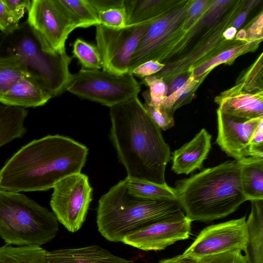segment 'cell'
I'll use <instances>...</instances> for the list:
<instances>
[{
    "label": "cell",
    "instance_id": "6da1fadb",
    "mask_svg": "<svg viewBox=\"0 0 263 263\" xmlns=\"http://www.w3.org/2000/svg\"><path fill=\"white\" fill-rule=\"evenodd\" d=\"M110 108V139L127 177L166 185L165 171L171 159L160 128L138 96Z\"/></svg>",
    "mask_w": 263,
    "mask_h": 263
},
{
    "label": "cell",
    "instance_id": "7a4b0ae2",
    "mask_svg": "<svg viewBox=\"0 0 263 263\" xmlns=\"http://www.w3.org/2000/svg\"><path fill=\"white\" fill-rule=\"evenodd\" d=\"M88 149L59 135L33 140L15 153L0 170V189L44 191L64 178L81 173Z\"/></svg>",
    "mask_w": 263,
    "mask_h": 263
},
{
    "label": "cell",
    "instance_id": "3957f363",
    "mask_svg": "<svg viewBox=\"0 0 263 263\" xmlns=\"http://www.w3.org/2000/svg\"><path fill=\"white\" fill-rule=\"evenodd\" d=\"M247 2L209 0L201 12L194 16L190 29L157 76L168 85L179 76L191 74L198 66L236 44L238 40H227L223 33L232 26Z\"/></svg>",
    "mask_w": 263,
    "mask_h": 263
},
{
    "label": "cell",
    "instance_id": "277c9868",
    "mask_svg": "<svg viewBox=\"0 0 263 263\" xmlns=\"http://www.w3.org/2000/svg\"><path fill=\"white\" fill-rule=\"evenodd\" d=\"M241 170L239 161L229 160L178 180L174 189L185 216L192 222H208L234 212L248 200Z\"/></svg>",
    "mask_w": 263,
    "mask_h": 263
},
{
    "label": "cell",
    "instance_id": "5b68a950",
    "mask_svg": "<svg viewBox=\"0 0 263 263\" xmlns=\"http://www.w3.org/2000/svg\"><path fill=\"white\" fill-rule=\"evenodd\" d=\"M177 199H149L129 193L125 178L99 200L97 224L100 233L111 242L152 223L184 216Z\"/></svg>",
    "mask_w": 263,
    "mask_h": 263
},
{
    "label": "cell",
    "instance_id": "8992f818",
    "mask_svg": "<svg viewBox=\"0 0 263 263\" xmlns=\"http://www.w3.org/2000/svg\"><path fill=\"white\" fill-rule=\"evenodd\" d=\"M7 54L18 57L52 98L67 90L73 80L69 68L72 57L66 49L54 50L26 21L9 34L1 33L0 55Z\"/></svg>",
    "mask_w": 263,
    "mask_h": 263
},
{
    "label": "cell",
    "instance_id": "52a82bcc",
    "mask_svg": "<svg viewBox=\"0 0 263 263\" xmlns=\"http://www.w3.org/2000/svg\"><path fill=\"white\" fill-rule=\"evenodd\" d=\"M53 213L26 195L0 189V237L6 244L41 247L56 236Z\"/></svg>",
    "mask_w": 263,
    "mask_h": 263
},
{
    "label": "cell",
    "instance_id": "ba28073f",
    "mask_svg": "<svg viewBox=\"0 0 263 263\" xmlns=\"http://www.w3.org/2000/svg\"><path fill=\"white\" fill-rule=\"evenodd\" d=\"M192 1H180L150 25L130 60L129 72L148 61L162 63L170 57L183 36V25L189 14Z\"/></svg>",
    "mask_w": 263,
    "mask_h": 263
},
{
    "label": "cell",
    "instance_id": "9c48e42d",
    "mask_svg": "<svg viewBox=\"0 0 263 263\" xmlns=\"http://www.w3.org/2000/svg\"><path fill=\"white\" fill-rule=\"evenodd\" d=\"M67 90L110 108L138 96L141 84L130 72L119 76L103 70L81 69L74 74Z\"/></svg>",
    "mask_w": 263,
    "mask_h": 263
},
{
    "label": "cell",
    "instance_id": "30bf717a",
    "mask_svg": "<svg viewBox=\"0 0 263 263\" xmlns=\"http://www.w3.org/2000/svg\"><path fill=\"white\" fill-rule=\"evenodd\" d=\"M50 205L58 221L69 232L78 231L85 221L93 189L88 177L79 173L68 176L53 186Z\"/></svg>",
    "mask_w": 263,
    "mask_h": 263
},
{
    "label": "cell",
    "instance_id": "8fae6325",
    "mask_svg": "<svg viewBox=\"0 0 263 263\" xmlns=\"http://www.w3.org/2000/svg\"><path fill=\"white\" fill-rule=\"evenodd\" d=\"M152 22L120 29L96 26V40L103 71L116 74L128 73L130 60Z\"/></svg>",
    "mask_w": 263,
    "mask_h": 263
},
{
    "label": "cell",
    "instance_id": "7c38bea8",
    "mask_svg": "<svg viewBox=\"0 0 263 263\" xmlns=\"http://www.w3.org/2000/svg\"><path fill=\"white\" fill-rule=\"evenodd\" d=\"M246 217L206 227L182 255L197 259L231 250L244 251L248 239Z\"/></svg>",
    "mask_w": 263,
    "mask_h": 263
},
{
    "label": "cell",
    "instance_id": "4fadbf2b",
    "mask_svg": "<svg viewBox=\"0 0 263 263\" xmlns=\"http://www.w3.org/2000/svg\"><path fill=\"white\" fill-rule=\"evenodd\" d=\"M26 22L57 51L65 49L68 35L77 28L59 0H32Z\"/></svg>",
    "mask_w": 263,
    "mask_h": 263
},
{
    "label": "cell",
    "instance_id": "5bb4252c",
    "mask_svg": "<svg viewBox=\"0 0 263 263\" xmlns=\"http://www.w3.org/2000/svg\"><path fill=\"white\" fill-rule=\"evenodd\" d=\"M191 222L185 215L155 222L127 235L122 242L143 251L162 250L188 239Z\"/></svg>",
    "mask_w": 263,
    "mask_h": 263
},
{
    "label": "cell",
    "instance_id": "9a60e30c",
    "mask_svg": "<svg viewBox=\"0 0 263 263\" xmlns=\"http://www.w3.org/2000/svg\"><path fill=\"white\" fill-rule=\"evenodd\" d=\"M218 134L216 143L230 157L240 161L249 157L250 140L263 117L246 120L236 118L217 110Z\"/></svg>",
    "mask_w": 263,
    "mask_h": 263
},
{
    "label": "cell",
    "instance_id": "2e32d148",
    "mask_svg": "<svg viewBox=\"0 0 263 263\" xmlns=\"http://www.w3.org/2000/svg\"><path fill=\"white\" fill-rule=\"evenodd\" d=\"M222 113L249 120L263 117V92H245L241 84H237L215 98Z\"/></svg>",
    "mask_w": 263,
    "mask_h": 263
},
{
    "label": "cell",
    "instance_id": "e0dca14e",
    "mask_svg": "<svg viewBox=\"0 0 263 263\" xmlns=\"http://www.w3.org/2000/svg\"><path fill=\"white\" fill-rule=\"evenodd\" d=\"M212 136L204 129L173 153L172 170L177 174H186L200 170L211 148Z\"/></svg>",
    "mask_w": 263,
    "mask_h": 263
},
{
    "label": "cell",
    "instance_id": "ac0fdd59",
    "mask_svg": "<svg viewBox=\"0 0 263 263\" xmlns=\"http://www.w3.org/2000/svg\"><path fill=\"white\" fill-rule=\"evenodd\" d=\"M51 98L41 83L28 72L0 96V103L25 108L43 106Z\"/></svg>",
    "mask_w": 263,
    "mask_h": 263
},
{
    "label": "cell",
    "instance_id": "d6986e66",
    "mask_svg": "<svg viewBox=\"0 0 263 263\" xmlns=\"http://www.w3.org/2000/svg\"><path fill=\"white\" fill-rule=\"evenodd\" d=\"M47 263H134L98 245L47 252Z\"/></svg>",
    "mask_w": 263,
    "mask_h": 263
},
{
    "label": "cell",
    "instance_id": "ffe728a7",
    "mask_svg": "<svg viewBox=\"0 0 263 263\" xmlns=\"http://www.w3.org/2000/svg\"><path fill=\"white\" fill-rule=\"evenodd\" d=\"M180 1L125 0L126 26L154 22L179 4Z\"/></svg>",
    "mask_w": 263,
    "mask_h": 263
},
{
    "label": "cell",
    "instance_id": "44dd1931",
    "mask_svg": "<svg viewBox=\"0 0 263 263\" xmlns=\"http://www.w3.org/2000/svg\"><path fill=\"white\" fill-rule=\"evenodd\" d=\"M250 201L251 211L246 221L248 239L245 256L247 263H263V199Z\"/></svg>",
    "mask_w": 263,
    "mask_h": 263
},
{
    "label": "cell",
    "instance_id": "7402d4cb",
    "mask_svg": "<svg viewBox=\"0 0 263 263\" xmlns=\"http://www.w3.org/2000/svg\"><path fill=\"white\" fill-rule=\"evenodd\" d=\"M28 114L25 108L0 104V147L26 134L24 123Z\"/></svg>",
    "mask_w": 263,
    "mask_h": 263
},
{
    "label": "cell",
    "instance_id": "603a6c76",
    "mask_svg": "<svg viewBox=\"0 0 263 263\" xmlns=\"http://www.w3.org/2000/svg\"><path fill=\"white\" fill-rule=\"evenodd\" d=\"M239 162L242 189L248 200L263 199V158L247 157Z\"/></svg>",
    "mask_w": 263,
    "mask_h": 263
},
{
    "label": "cell",
    "instance_id": "cb8c5ba5",
    "mask_svg": "<svg viewBox=\"0 0 263 263\" xmlns=\"http://www.w3.org/2000/svg\"><path fill=\"white\" fill-rule=\"evenodd\" d=\"M261 42L260 41H240L235 45L222 51L212 59L194 69L191 74L196 80L202 82L213 68L221 64H232L238 57L255 51Z\"/></svg>",
    "mask_w": 263,
    "mask_h": 263
},
{
    "label": "cell",
    "instance_id": "d4e9b609",
    "mask_svg": "<svg viewBox=\"0 0 263 263\" xmlns=\"http://www.w3.org/2000/svg\"><path fill=\"white\" fill-rule=\"evenodd\" d=\"M47 251L36 246H0V263H47Z\"/></svg>",
    "mask_w": 263,
    "mask_h": 263
},
{
    "label": "cell",
    "instance_id": "484cf974",
    "mask_svg": "<svg viewBox=\"0 0 263 263\" xmlns=\"http://www.w3.org/2000/svg\"><path fill=\"white\" fill-rule=\"evenodd\" d=\"M28 72L25 65L16 55H1L0 96Z\"/></svg>",
    "mask_w": 263,
    "mask_h": 263
},
{
    "label": "cell",
    "instance_id": "4316f807",
    "mask_svg": "<svg viewBox=\"0 0 263 263\" xmlns=\"http://www.w3.org/2000/svg\"><path fill=\"white\" fill-rule=\"evenodd\" d=\"M77 28H87L100 25L98 14L88 0H59Z\"/></svg>",
    "mask_w": 263,
    "mask_h": 263
},
{
    "label": "cell",
    "instance_id": "83f0119b",
    "mask_svg": "<svg viewBox=\"0 0 263 263\" xmlns=\"http://www.w3.org/2000/svg\"><path fill=\"white\" fill-rule=\"evenodd\" d=\"M128 192L135 196L149 199H176L174 188L148 182L125 178Z\"/></svg>",
    "mask_w": 263,
    "mask_h": 263
},
{
    "label": "cell",
    "instance_id": "f1b7e54d",
    "mask_svg": "<svg viewBox=\"0 0 263 263\" xmlns=\"http://www.w3.org/2000/svg\"><path fill=\"white\" fill-rule=\"evenodd\" d=\"M73 56L78 59L81 69L99 70L102 68V61L97 46L78 38L73 44Z\"/></svg>",
    "mask_w": 263,
    "mask_h": 263
},
{
    "label": "cell",
    "instance_id": "f546056e",
    "mask_svg": "<svg viewBox=\"0 0 263 263\" xmlns=\"http://www.w3.org/2000/svg\"><path fill=\"white\" fill-rule=\"evenodd\" d=\"M262 53L256 61L240 74L236 84H241L243 90L247 93L263 92Z\"/></svg>",
    "mask_w": 263,
    "mask_h": 263
},
{
    "label": "cell",
    "instance_id": "4dcf8cb0",
    "mask_svg": "<svg viewBox=\"0 0 263 263\" xmlns=\"http://www.w3.org/2000/svg\"><path fill=\"white\" fill-rule=\"evenodd\" d=\"M142 83L149 87L142 96L145 102L154 107L160 108L162 103L166 97L167 85L161 78L152 75L143 78Z\"/></svg>",
    "mask_w": 263,
    "mask_h": 263
},
{
    "label": "cell",
    "instance_id": "1f68e13d",
    "mask_svg": "<svg viewBox=\"0 0 263 263\" xmlns=\"http://www.w3.org/2000/svg\"><path fill=\"white\" fill-rule=\"evenodd\" d=\"M100 25L120 29L126 26V15L124 8L110 9L98 13Z\"/></svg>",
    "mask_w": 263,
    "mask_h": 263
},
{
    "label": "cell",
    "instance_id": "d6a6232c",
    "mask_svg": "<svg viewBox=\"0 0 263 263\" xmlns=\"http://www.w3.org/2000/svg\"><path fill=\"white\" fill-rule=\"evenodd\" d=\"M196 263H247L239 250H234L204 256L197 259Z\"/></svg>",
    "mask_w": 263,
    "mask_h": 263
},
{
    "label": "cell",
    "instance_id": "836d02e7",
    "mask_svg": "<svg viewBox=\"0 0 263 263\" xmlns=\"http://www.w3.org/2000/svg\"><path fill=\"white\" fill-rule=\"evenodd\" d=\"M143 105L148 116L160 129L166 130L174 126L173 115L166 110L156 108L146 102Z\"/></svg>",
    "mask_w": 263,
    "mask_h": 263
},
{
    "label": "cell",
    "instance_id": "e575fe53",
    "mask_svg": "<svg viewBox=\"0 0 263 263\" xmlns=\"http://www.w3.org/2000/svg\"><path fill=\"white\" fill-rule=\"evenodd\" d=\"M246 40L262 41L263 39V12L261 11L244 28Z\"/></svg>",
    "mask_w": 263,
    "mask_h": 263
},
{
    "label": "cell",
    "instance_id": "d590c367",
    "mask_svg": "<svg viewBox=\"0 0 263 263\" xmlns=\"http://www.w3.org/2000/svg\"><path fill=\"white\" fill-rule=\"evenodd\" d=\"M16 21L3 0H0V31L1 33L9 34L15 30L19 25Z\"/></svg>",
    "mask_w": 263,
    "mask_h": 263
},
{
    "label": "cell",
    "instance_id": "8d00e7d4",
    "mask_svg": "<svg viewBox=\"0 0 263 263\" xmlns=\"http://www.w3.org/2000/svg\"><path fill=\"white\" fill-rule=\"evenodd\" d=\"M14 18L19 23L26 11H28L32 0H3Z\"/></svg>",
    "mask_w": 263,
    "mask_h": 263
},
{
    "label": "cell",
    "instance_id": "74e56055",
    "mask_svg": "<svg viewBox=\"0 0 263 263\" xmlns=\"http://www.w3.org/2000/svg\"><path fill=\"white\" fill-rule=\"evenodd\" d=\"M248 156L249 157L263 158V121L250 140Z\"/></svg>",
    "mask_w": 263,
    "mask_h": 263
},
{
    "label": "cell",
    "instance_id": "f35d334b",
    "mask_svg": "<svg viewBox=\"0 0 263 263\" xmlns=\"http://www.w3.org/2000/svg\"><path fill=\"white\" fill-rule=\"evenodd\" d=\"M164 66V64L157 61H148L135 68L131 73L134 76L144 78L155 74L162 69Z\"/></svg>",
    "mask_w": 263,
    "mask_h": 263
},
{
    "label": "cell",
    "instance_id": "ab89813d",
    "mask_svg": "<svg viewBox=\"0 0 263 263\" xmlns=\"http://www.w3.org/2000/svg\"><path fill=\"white\" fill-rule=\"evenodd\" d=\"M196 81L198 80H196L193 76L191 74L185 84H184L178 89L165 98L162 103L160 109L166 110L169 112L170 110L181 96L183 93Z\"/></svg>",
    "mask_w": 263,
    "mask_h": 263
},
{
    "label": "cell",
    "instance_id": "60d3db41",
    "mask_svg": "<svg viewBox=\"0 0 263 263\" xmlns=\"http://www.w3.org/2000/svg\"><path fill=\"white\" fill-rule=\"evenodd\" d=\"M88 2L98 14L110 9L124 8L125 3V0H88Z\"/></svg>",
    "mask_w": 263,
    "mask_h": 263
},
{
    "label": "cell",
    "instance_id": "b9f144b4",
    "mask_svg": "<svg viewBox=\"0 0 263 263\" xmlns=\"http://www.w3.org/2000/svg\"><path fill=\"white\" fill-rule=\"evenodd\" d=\"M258 1H247V4L243 10L236 18L232 25V26L236 29L239 28L245 21L247 15L250 12V10L253 8V6H255L256 3Z\"/></svg>",
    "mask_w": 263,
    "mask_h": 263
},
{
    "label": "cell",
    "instance_id": "7bdbcfd3",
    "mask_svg": "<svg viewBox=\"0 0 263 263\" xmlns=\"http://www.w3.org/2000/svg\"><path fill=\"white\" fill-rule=\"evenodd\" d=\"M190 74H183L174 79L167 85L166 97L180 88L185 83Z\"/></svg>",
    "mask_w": 263,
    "mask_h": 263
},
{
    "label": "cell",
    "instance_id": "ee69618b",
    "mask_svg": "<svg viewBox=\"0 0 263 263\" xmlns=\"http://www.w3.org/2000/svg\"><path fill=\"white\" fill-rule=\"evenodd\" d=\"M196 261L195 258L180 254L174 257L161 259L158 263H196Z\"/></svg>",
    "mask_w": 263,
    "mask_h": 263
},
{
    "label": "cell",
    "instance_id": "f6af8a7d",
    "mask_svg": "<svg viewBox=\"0 0 263 263\" xmlns=\"http://www.w3.org/2000/svg\"><path fill=\"white\" fill-rule=\"evenodd\" d=\"M209 0H193L191 5L189 14L191 16H195L201 12Z\"/></svg>",
    "mask_w": 263,
    "mask_h": 263
},
{
    "label": "cell",
    "instance_id": "bcb514c9",
    "mask_svg": "<svg viewBox=\"0 0 263 263\" xmlns=\"http://www.w3.org/2000/svg\"><path fill=\"white\" fill-rule=\"evenodd\" d=\"M236 33L237 29L232 26L224 30L223 36L226 40L231 41L235 39Z\"/></svg>",
    "mask_w": 263,
    "mask_h": 263
},
{
    "label": "cell",
    "instance_id": "7dc6e473",
    "mask_svg": "<svg viewBox=\"0 0 263 263\" xmlns=\"http://www.w3.org/2000/svg\"><path fill=\"white\" fill-rule=\"evenodd\" d=\"M235 39L238 41L246 40V32L244 28L239 30L236 33Z\"/></svg>",
    "mask_w": 263,
    "mask_h": 263
},
{
    "label": "cell",
    "instance_id": "c3c4849f",
    "mask_svg": "<svg viewBox=\"0 0 263 263\" xmlns=\"http://www.w3.org/2000/svg\"><path fill=\"white\" fill-rule=\"evenodd\" d=\"M0 35H1V33H0Z\"/></svg>",
    "mask_w": 263,
    "mask_h": 263
}]
</instances>
